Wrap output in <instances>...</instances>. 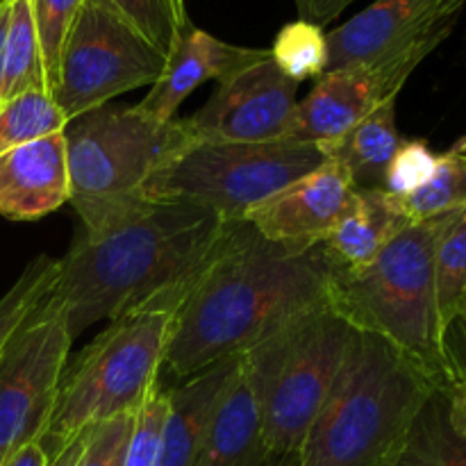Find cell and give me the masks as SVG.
Here are the masks:
<instances>
[{"label": "cell", "mask_w": 466, "mask_h": 466, "mask_svg": "<svg viewBox=\"0 0 466 466\" xmlns=\"http://www.w3.org/2000/svg\"><path fill=\"white\" fill-rule=\"evenodd\" d=\"M71 344L62 308L48 294L5 346L0 355V464L21 446L44 440Z\"/></svg>", "instance_id": "30bf717a"}, {"label": "cell", "mask_w": 466, "mask_h": 466, "mask_svg": "<svg viewBox=\"0 0 466 466\" xmlns=\"http://www.w3.org/2000/svg\"><path fill=\"white\" fill-rule=\"evenodd\" d=\"M7 3H9V0H7Z\"/></svg>", "instance_id": "60d3db41"}, {"label": "cell", "mask_w": 466, "mask_h": 466, "mask_svg": "<svg viewBox=\"0 0 466 466\" xmlns=\"http://www.w3.org/2000/svg\"><path fill=\"white\" fill-rule=\"evenodd\" d=\"M353 189L349 168L326 159L255 205L244 221L268 244L289 253H308L328 239Z\"/></svg>", "instance_id": "5bb4252c"}, {"label": "cell", "mask_w": 466, "mask_h": 466, "mask_svg": "<svg viewBox=\"0 0 466 466\" xmlns=\"http://www.w3.org/2000/svg\"><path fill=\"white\" fill-rule=\"evenodd\" d=\"M268 458L258 382L241 355L205 428L196 466H267Z\"/></svg>", "instance_id": "e0dca14e"}, {"label": "cell", "mask_w": 466, "mask_h": 466, "mask_svg": "<svg viewBox=\"0 0 466 466\" xmlns=\"http://www.w3.org/2000/svg\"><path fill=\"white\" fill-rule=\"evenodd\" d=\"M167 55L116 16L86 3L59 59L53 98L66 121L103 107L116 96L153 86Z\"/></svg>", "instance_id": "9c48e42d"}, {"label": "cell", "mask_w": 466, "mask_h": 466, "mask_svg": "<svg viewBox=\"0 0 466 466\" xmlns=\"http://www.w3.org/2000/svg\"><path fill=\"white\" fill-rule=\"evenodd\" d=\"M437 312L444 335L458 321L466 323V209L458 212L441 232L435 253Z\"/></svg>", "instance_id": "603a6c76"}, {"label": "cell", "mask_w": 466, "mask_h": 466, "mask_svg": "<svg viewBox=\"0 0 466 466\" xmlns=\"http://www.w3.org/2000/svg\"><path fill=\"white\" fill-rule=\"evenodd\" d=\"M453 153H466V137H462V139H458V144L453 146Z\"/></svg>", "instance_id": "f35d334b"}, {"label": "cell", "mask_w": 466, "mask_h": 466, "mask_svg": "<svg viewBox=\"0 0 466 466\" xmlns=\"http://www.w3.org/2000/svg\"><path fill=\"white\" fill-rule=\"evenodd\" d=\"M355 337L358 330L332 305H323L244 353L259 390L268 453H299Z\"/></svg>", "instance_id": "52a82bcc"}, {"label": "cell", "mask_w": 466, "mask_h": 466, "mask_svg": "<svg viewBox=\"0 0 466 466\" xmlns=\"http://www.w3.org/2000/svg\"><path fill=\"white\" fill-rule=\"evenodd\" d=\"M400 144L396 100H390L321 150L328 159L349 168L355 187H382L387 167Z\"/></svg>", "instance_id": "ffe728a7"}, {"label": "cell", "mask_w": 466, "mask_h": 466, "mask_svg": "<svg viewBox=\"0 0 466 466\" xmlns=\"http://www.w3.org/2000/svg\"><path fill=\"white\" fill-rule=\"evenodd\" d=\"M30 5L41 48V62H44L46 86H48V94L53 96L62 50L82 7H85V0H30Z\"/></svg>", "instance_id": "f1b7e54d"}, {"label": "cell", "mask_w": 466, "mask_h": 466, "mask_svg": "<svg viewBox=\"0 0 466 466\" xmlns=\"http://www.w3.org/2000/svg\"><path fill=\"white\" fill-rule=\"evenodd\" d=\"M455 214L410 223L369 267L335 273L330 300L355 330L387 341L440 390L462 378L441 330L435 291L437 244Z\"/></svg>", "instance_id": "277c9868"}, {"label": "cell", "mask_w": 466, "mask_h": 466, "mask_svg": "<svg viewBox=\"0 0 466 466\" xmlns=\"http://www.w3.org/2000/svg\"><path fill=\"white\" fill-rule=\"evenodd\" d=\"M410 223L431 221L466 209V153L440 155L437 171L421 189L396 196Z\"/></svg>", "instance_id": "484cf974"}, {"label": "cell", "mask_w": 466, "mask_h": 466, "mask_svg": "<svg viewBox=\"0 0 466 466\" xmlns=\"http://www.w3.org/2000/svg\"><path fill=\"white\" fill-rule=\"evenodd\" d=\"M168 417V390L162 385L150 394V399L137 412L130 444L126 451L123 466H157L159 444H162L164 423Z\"/></svg>", "instance_id": "4dcf8cb0"}, {"label": "cell", "mask_w": 466, "mask_h": 466, "mask_svg": "<svg viewBox=\"0 0 466 466\" xmlns=\"http://www.w3.org/2000/svg\"><path fill=\"white\" fill-rule=\"evenodd\" d=\"M431 53L435 48L421 46L382 62L326 71L303 103L296 105L282 139L326 148L380 105L399 98L405 82Z\"/></svg>", "instance_id": "7c38bea8"}, {"label": "cell", "mask_w": 466, "mask_h": 466, "mask_svg": "<svg viewBox=\"0 0 466 466\" xmlns=\"http://www.w3.org/2000/svg\"><path fill=\"white\" fill-rule=\"evenodd\" d=\"M396 466H466V437L451 428L446 390L426 400Z\"/></svg>", "instance_id": "44dd1931"}, {"label": "cell", "mask_w": 466, "mask_h": 466, "mask_svg": "<svg viewBox=\"0 0 466 466\" xmlns=\"http://www.w3.org/2000/svg\"><path fill=\"white\" fill-rule=\"evenodd\" d=\"M319 146L289 139L264 144H191L146 185V200H180L241 223L246 214L326 162Z\"/></svg>", "instance_id": "ba28073f"}, {"label": "cell", "mask_w": 466, "mask_h": 466, "mask_svg": "<svg viewBox=\"0 0 466 466\" xmlns=\"http://www.w3.org/2000/svg\"><path fill=\"white\" fill-rule=\"evenodd\" d=\"M355 0H294L300 21H309L314 25H330L339 18Z\"/></svg>", "instance_id": "d6a6232c"}, {"label": "cell", "mask_w": 466, "mask_h": 466, "mask_svg": "<svg viewBox=\"0 0 466 466\" xmlns=\"http://www.w3.org/2000/svg\"><path fill=\"white\" fill-rule=\"evenodd\" d=\"M82 444H85V435L77 437V440H73L68 446H64V449L59 451L53 460H50V466H76L77 455H80V451H82Z\"/></svg>", "instance_id": "d590c367"}, {"label": "cell", "mask_w": 466, "mask_h": 466, "mask_svg": "<svg viewBox=\"0 0 466 466\" xmlns=\"http://www.w3.org/2000/svg\"><path fill=\"white\" fill-rule=\"evenodd\" d=\"M241 355L180 380L168 390V417L164 423L157 466H196L205 428L223 390L235 376Z\"/></svg>", "instance_id": "d6986e66"}, {"label": "cell", "mask_w": 466, "mask_h": 466, "mask_svg": "<svg viewBox=\"0 0 466 466\" xmlns=\"http://www.w3.org/2000/svg\"><path fill=\"white\" fill-rule=\"evenodd\" d=\"M267 55L268 48H244V46L228 44L191 25L167 57L162 76L135 107L153 121L168 123L177 118L180 105L200 85L209 80H223L239 68L259 62Z\"/></svg>", "instance_id": "9a60e30c"}, {"label": "cell", "mask_w": 466, "mask_h": 466, "mask_svg": "<svg viewBox=\"0 0 466 466\" xmlns=\"http://www.w3.org/2000/svg\"><path fill=\"white\" fill-rule=\"evenodd\" d=\"M335 268L321 246L289 253L246 221L182 300L164 367L177 382L237 358L314 309L330 305Z\"/></svg>", "instance_id": "6da1fadb"}, {"label": "cell", "mask_w": 466, "mask_h": 466, "mask_svg": "<svg viewBox=\"0 0 466 466\" xmlns=\"http://www.w3.org/2000/svg\"><path fill=\"white\" fill-rule=\"evenodd\" d=\"M437 390L387 341L358 332L300 446V466H396L414 419Z\"/></svg>", "instance_id": "3957f363"}, {"label": "cell", "mask_w": 466, "mask_h": 466, "mask_svg": "<svg viewBox=\"0 0 466 466\" xmlns=\"http://www.w3.org/2000/svg\"><path fill=\"white\" fill-rule=\"evenodd\" d=\"M139 32L148 44L171 55L180 36L191 27L185 0H86Z\"/></svg>", "instance_id": "cb8c5ba5"}, {"label": "cell", "mask_w": 466, "mask_h": 466, "mask_svg": "<svg viewBox=\"0 0 466 466\" xmlns=\"http://www.w3.org/2000/svg\"><path fill=\"white\" fill-rule=\"evenodd\" d=\"M5 3H7V0H0V7H3V5H5Z\"/></svg>", "instance_id": "ab89813d"}, {"label": "cell", "mask_w": 466, "mask_h": 466, "mask_svg": "<svg viewBox=\"0 0 466 466\" xmlns=\"http://www.w3.org/2000/svg\"><path fill=\"white\" fill-rule=\"evenodd\" d=\"M25 91H48L39 39L30 0H9L5 35V91L3 100Z\"/></svg>", "instance_id": "7402d4cb"}, {"label": "cell", "mask_w": 466, "mask_h": 466, "mask_svg": "<svg viewBox=\"0 0 466 466\" xmlns=\"http://www.w3.org/2000/svg\"><path fill=\"white\" fill-rule=\"evenodd\" d=\"M267 466H300L299 453H285V455H271Z\"/></svg>", "instance_id": "74e56055"}, {"label": "cell", "mask_w": 466, "mask_h": 466, "mask_svg": "<svg viewBox=\"0 0 466 466\" xmlns=\"http://www.w3.org/2000/svg\"><path fill=\"white\" fill-rule=\"evenodd\" d=\"M55 280H57V259L50 255H36L32 262H27L14 285L0 296V355L14 332L50 294Z\"/></svg>", "instance_id": "83f0119b"}, {"label": "cell", "mask_w": 466, "mask_h": 466, "mask_svg": "<svg viewBox=\"0 0 466 466\" xmlns=\"http://www.w3.org/2000/svg\"><path fill=\"white\" fill-rule=\"evenodd\" d=\"M0 466H50V455L46 453L41 441H30V444L14 451Z\"/></svg>", "instance_id": "e575fe53"}, {"label": "cell", "mask_w": 466, "mask_h": 466, "mask_svg": "<svg viewBox=\"0 0 466 466\" xmlns=\"http://www.w3.org/2000/svg\"><path fill=\"white\" fill-rule=\"evenodd\" d=\"M237 223L180 200H148L100 232H77L50 294L71 337L162 296L187 299Z\"/></svg>", "instance_id": "7a4b0ae2"}, {"label": "cell", "mask_w": 466, "mask_h": 466, "mask_svg": "<svg viewBox=\"0 0 466 466\" xmlns=\"http://www.w3.org/2000/svg\"><path fill=\"white\" fill-rule=\"evenodd\" d=\"M7 21H9V3L0 7V103H3L5 91V35H7Z\"/></svg>", "instance_id": "8d00e7d4"}, {"label": "cell", "mask_w": 466, "mask_h": 466, "mask_svg": "<svg viewBox=\"0 0 466 466\" xmlns=\"http://www.w3.org/2000/svg\"><path fill=\"white\" fill-rule=\"evenodd\" d=\"M408 226L394 194L382 187H355L321 250L335 273H355L369 267Z\"/></svg>", "instance_id": "ac0fdd59"}, {"label": "cell", "mask_w": 466, "mask_h": 466, "mask_svg": "<svg viewBox=\"0 0 466 466\" xmlns=\"http://www.w3.org/2000/svg\"><path fill=\"white\" fill-rule=\"evenodd\" d=\"M299 85L273 64L259 62L218 80L217 91L191 116L180 118L194 144H264L289 127Z\"/></svg>", "instance_id": "8fae6325"}, {"label": "cell", "mask_w": 466, "mask_h": 466, "mask_svg": "<svg viewBox=\"0 0 466 466\" xmlns=\"http://www.w3.org/2000/svg\"><path fill=\"white\" fill-rule=\"evenodd\" d=\"M268 53L273 64L296 85L312 77L319 80L328 71L330 62L328 32H323L321 25L296 18L278 32Z\"/></svg>", "instance_id": "4316f807"}, {"label": "cell", "mask_w": 466, "mask_h": 466, "mask_svg": "<svg viewBox=\"0 0 466 466\" xmlns=\"http://www.w3.org/2000/svg\"><path fill=\"white\" fill-rule=\"evenodd\" d=\"M440 155L431 150L423 139H403L385 171L382 189L394 196H410L421 189L437 171Z\"/></svg>", "instance_id": "f546056e"}, {"label": "cell", "mask_w": 466, "mask_h": 466, "mask_svg": "<svg viewBox=\"0 0 466 466\" xmlns=\"http://www.w3.org/2000/svg\"><path fill=\"white\" fill-rule=\"evenodd\" d=\"M182 300L162 296L121 314L68 364L41 440L50 460L98 423L139 412L159 387Z\"/></svg>", "instance_id": "5b68a950"}, {"label": "cell", "mask_w": 466, "mask_h": 466, "mask_svg": "<svg viewBox=\"0 0 466 466\" xmlns=\"http://www.w3.org/2000/svg\"><path fill=\"white\" fill-rule=\"evenodd\" d=\"M68 159V203L82 232H100L148 203L150 177L191 146L180 118L157 123L139 109L103 105L64 127Z\"/></svg>", "instance_id": "8992f818"}, {"label": "cell", "mask_w": 466, "mask_h": 466, "mask_svg": "<svg viewBox=\"0 0 466 466\" xmlns=\"http://www.w3.org/2000/svg\"><path fill=\"white\" fill-rule=\"evenodd\" d=\"M135 419L137 412L109 419L86 431L76 466H123Z\"/></svg>", "instance_id": "1f68e13d"}, {"label": "cell", "mask_w": 466, "mask_h": 466, "mask_svg": "<svg viewBox=\"0 0 466 466\" xmlns=\"http://www.w3.org/2000/svg\"><path fill=\"white\" fill-rule=\"evenodd\" d=\"M446 412H449L451 428L466 437V376L446 390Z\"/></svg>", "instance_id": "836d02e7"}, {"label": "cell", "mask_w": 466, "mask_h": 466, "mask_svg": "<svg viewBox=\"0 0 466 466\" xmlns=\"http://www.w3.org/2000/svg\"><path fill=\"white\" fill-rule=\"evenodd\" d=\"M68 191L64 132L0 155V217L39 221L68 203Z\"/></svg>", "instance_id": "2e32d148"}, {"label": "cell", "mask_w": 466, "mask_h": 466, "mask_svg": "<svg viewBox=\"0 0 466 466\" xmlns=\"http://www.w3.org/2000/svg\"><path fill=\"white\" fill-rule=\"evenodd\" d=\"M66 116L48 91H25L0 103V155L66 127Z\"/></svg>", "instance_id": "d4e9b609"}, {"label": "cell", "mask_w": 466, "mask_h": 466, "mask_svg": "<svg viewBox=\"0 0 466 466\" xmlns=\"http://www.w3.org/2000/svg\"><path fill=\"white\" fill-rule=\"evenodd\" d=\"M466 0H376L328 32V71L373 64L412 48H440L458 25Z\"/></svg>", "instance_id": "4fadbf2b"}]
</instances>
